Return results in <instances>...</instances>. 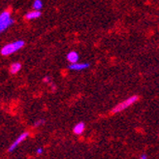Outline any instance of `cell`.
<instances>
[{
  "instance_id": "obj_1",
  "label": "cell",
  "mask_w": 159,
  "mask_h": 159,
  "mask_svg": "<svg viewBox=\"0 0 159 159\" xmlns=\"http://www.w3.org/2000/svg\"><path fill=\"white\" fill-rule=\"evenodd\" d=\"M24 45H25V42H24L23 40H17V41L9 43L3 46L1 51H0V53H1V56H8L10 54H13L16 52L19 51L21 49H22L24 47Z\"/></svg>"
},
{
  "instance_id": "obj_2",
  "label": "cell",
  "mask_w": 159,
  "mask_h": 159,
  "mask_svg": "<svg viewBox=\"0 0 159 159\" xmlns=\"http://www.w3.org/2000/svg\"><path fill=\"white\" fill-rule=\"evenodd\" d=\"M138 100H139V96H137V95H133L131 97L125 99V100L120 102L119 104H117V105L113 109L112 113H117L119 112L124 111L125 109H127V108L130 107L131 105H133L134 103H136Z\"/></svg>"
},
{
  "instance_id": "obj_3",
  "label": "cell",
  "mask_w": 159,
  "mask_h": 159,
  "mask_svg": "<svg viewBox=\"0 0 159 159\" xmlns=\"http://www.w3.org/2000/svg\"><path fill=\"white\" fill-rule=\"evenodd\" d=\"M28 135H29L28 132H23L22 134H21V135H19V136L17 138V140L15 141V142L12 144V145L9 147L8 151H9V152H12V151L15 150V148H16V147L19 145V144H21L22 142H23L24 140H25V139L28 137Z\"/></svg>"
},
{
  "instance_id": "obj_4",
  "label": "cell",
  "mask_w": 159,
  "mask_h": 159,
  "mask_svg": "<svg viewBox=\"0 0 159 159\" xmlns=\"http://www.w3.org/2000/svg\"><path fill=\"white\" fill-rule=\"evenodd\" d=\"M88 67H89V63H87V62L70 63L68 66V68L70 69V70H74V71H82V70H84V69H86Z\"/></svg>"
},
{
  "instance_id": "obj_5",
  "label": "cell",
  "mask_w": 159,
  "mask_h": 159,
  "mask_svg": "<svg viewBox=\"0 0 159 159\" xmlns=\"http://www.w3.org/2000/svg\"><path fill=\"white\" fill-rule=\"evenodd\" d=\"M40 17H41V12L38 11V10H32V11H29L24 15V19H27V21L36 19Z\"/></svg>"
},
{
  "instance_id": "obj_6",
  "label": "cell",
  "mask_w": 159,
  "mask_h": 159,
  "mask_svg": "<svg viewBox=\"0 0 159 159\" xmlns=\"http://www.w3.org/2000/svg\"><path fill=\"white\" fill-rule=\"evenodd\" d=\"M66 59L69 63H77L79 61V53L75 51H71L66 54Z\"/></svg>"
},
{
  "instance_id": "obj_7",
  "label": "cell",
  "mask_w": 159,
  "mask_h": 159,
  "mask_svg": "<svg viewBox=\"0 0 159 159\" xmlns=\"http://www.w3.org/2000/svg\"><path fill=\"white\" fill-rule=\"evenodd\" d=\"M11 19H12V17H11V10L10 9L5 10V11H3L1 14H0V23L6 22Z\"/></svg>"
},
{
  "instance_id": "obj_8",
  "label": "cell",
  "mask_w": 159,
  "mask_h": 159,
  "mask_svg": "<svg viewBox=\"0 0 159 159\" xmlns=\"http://www.w3.org/2000/svg\"><path fill=\"white\" fill-rule=\"evenodd\" d=\"M22 69V63L19 62H14L9 67V71L11 74H17L21 71Z\"/></svg>"
},
{
  "instance_id": "obj_9",
  "label": "cell",
  "mask_w": 159,
  "mask_h": 159,
  "mask_svg": "<svg viewBox=\"0 0 159 159\" xmlns=\"http://www.w3.org/2000/svg\"><path fill=\"white\" fill-rule=\"evenodd\" d=\"M84 131V123L83 122H79L77 123L73 128V132L76 134V135H81L83 132Z\"/></svg>"
},
{
  "instance_id": "obj_10",
  "label": "cell",
  "mask_w": 159,
  "mask_h": 159,
  "mask_svg": "<svg viewBox=\"0 0 159 159\" xmlns=\"http://www.w3.org/2000/svg\"><path fill=\"white\" fill-rule=\"evenodd\" d=\"M14 22H15V21L13 19H9L8 22H6L0 23V32H4L7 28H9L10 26H11L12 24H14Z\"/></svg>"
},
{
  "instance_id": "obj_11",
  "label": "cell",
  "mask_w": 159,
  "mask_h": 159,
  "mask_svg": "<svg viewBox=\"0 0 159 159\" xmlns=\"http://www.w3.org/2000/svg\"><path fill=\"white\" fill-rule=\"evenodd\" d=\"M32 8H33V10H38V11H40V10L43 8L42 0H34L33 3H32Z\"/></svg>"
},
{
  "instance_id": "obj_12",
  "label": "cell",
  "mask_w": 159,
  "mask_h": 159,
  "mask_svg": "<svg viewBox=\"0 0 159 159\" xmlns=\"http://www.w3.org/2000/svg\"><path fill=\"white\" fill-rule=\"evenodd\" d=\"M44 123V120H43V119H40V120H38L37 122H35V123H34V127H38V126H40V125H41V124H43Z\"/></svg>"
},
{
  "instance_id": "obj_13",
  "label": "cell",
  "mask_w": 159,
  "mask_h": 159,
  "mask_svg": "<svg viewBox=\"0 0 159 159\" xmlns=\"http://www.w3.org/2000/svg\"><path fill=\"white\" fill-rule=\"evenodd\" d=\"M42 152H43V148H41V147L38 148V150H37V154H41Z\"/></svg>"
},
{
  "instance_id": "obj_14",
  "label": "cell",
  "mask_w": 159,
  "mask_h": 159,
  "mask_svg": "<svg viewBox=\"0 0 159 159\" xmlns=\"http://www.w3.org/2000/svg\"><path fill=\"white\" fill-rule=\"evenodd\" d=\"M43 81H44L45 83H49V77H45Z\"/></svg>"
},
{
  "instance_id": "obj_15",
  "label": "cell",
  "mask_w": 159,
  "mask_h": 159,
  "mask_svg": "<svg viewBox=\"0 0 159 159\" xmlns=\"http://www.w3.org/2000/svg\"><path fill=\"white\" fill-rule=\"evenodd\" d=\"M141 159H147V156H146V155H142Z\"/></svg>"
}]
</instances>
